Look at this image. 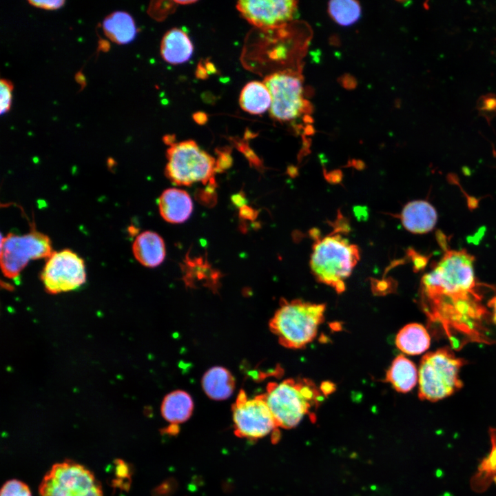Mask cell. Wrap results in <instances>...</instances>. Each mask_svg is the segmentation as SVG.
<instances>
[{
    "label": "cell",
    "mask_w": 496,
    "mask_h": 496,
    "mask_svg": "<svg viewBox=\"0 0 496 496\" xmlns=\"http://www.w3.org/2000/svg\"><path fill=\"white\" fill-rule=\"evenodd\" d=\"M477 288L473 265L459 257L442 259L422 278L424 313L456 349L467 342H486L483 322L487 311Z\"/></svg>",
    "instance_id": "1"
},
{
    "label": "cell",
    "mask_w": 496,
    "mask_h": 496,
    "mask_svg": "<svg viewBox=\"0 0 496 496\" xmlns=\"http://www.w3.org/2000/svg\"><path fill=\"white\" fill-rule=\"evenodd\" d=\"M263 394L278 427L287 429L296 426L323 399L320 389L307 378L269 382Z\"/></svg>",
    "instance_id": "2"
},
{
    "label": "cell",
    "mask_w": 496,
    "mask_h": 496,
    "mask_svg": "<svg viewBox=\"0 0 496 496\" xmlns=\"http://www.w3.org/2000/svg\"><path fill=\"white\" fill-rule=\"evenodd\" d=\"M325 308L324 304L282 298L269 321L270 331L282 346L303 348L316 338L318 327L324 320Z\"/></svg>",
    "instance_id": "3"
},
{
    "label": "cell",
    "mask_w": 496,
    "mask_h": 496,
    "mask_svg": "<svg viewBox=\"0 0 496 496\" xmlns=\"http://www.w3.org/2000/svg\"><path fill=\"white\" fill-rule=\"evenodd\" d=\"M360 258L358 247L339 234L318 239L313 246L310 267L316 279L333 287L338 293L345 289L349 277Z\"/></svg>",
    "instance_id": "4"
},
{
    "label": "cell",
    "mask_w": 496,
    "mask_h": 496,
    "mask_svg": "<svg viewBox=\"0 0 496 496\" xmlns=\"http://www.w3.org/2000/svg\"><path fill=\"white\" fill-rule=\"evenodd\" d=\"M464 364L448 347L425 354L418 371L420 399L436 402L460 389L463 383L459 371Z\"/></svg>",
    "instance_id": "5"
},
{
    "label": "cell",
    "mask_w": 496,
    "mask_h": 496,
    "mask_svg": "<svg viewBox=\"0 0 496 496\" xmlns=\"http://www.w3.org/2000/svg\"><path fill=\"white\" fill-rule=\"evenodd\" d=\"M165 175L177 185H207L214 178L216 161L192 140L174 143L167 150Z\"/></svg>",
    "instance_id": "6"
},
{
    "label": "cell",
    "mask_w": 496,
    "mask_h": 496,
    "mask_svg": "<svg viewBox=\"0 0 496 496\" xmlns=\"http://www.w3.org/2000/svg\"><path fill=\"white\" fill-rule=\"evenodd\" d=\"M40 496H103L102 487L93 473L71 460L54 464L39 487Z\"/></svg>",
    "instance_id": "7"
},
{
    "label": "cell",
    "mask_w": 496,
    "mask_h": 496,
    "mask_svg": "<svg viewBox=\"0 0 496 496\" xmlns=\"http://www.w3.org/2000/svg\"><path fill=\"white\" fill-rule=\"evenodd\" d=\"M271 105L270 114L280 122L296 121L309 112V103L304 97L302 78L294 71H280L266 76Z\"/></svg>",
    "instance_id": "8"
},
{
    "label": "cell",
    "mask_w": 496,
    "mask_h": 496,
    "mask_svg": "<svg viewBox=\"0 0 496 496\" xmlns=\"http://www.w3.org/2000/svg\"><path fill=\"white\" fill-rule=\"evenodd\" d=\"M52 253L50 240L43 233L34 229L22 236L10 233L1 241L2 272L16 278L30 260L48 258Z\"/></svg>",
    "instance_id": "9"
},
{
    "label": "cell",
    "mask_w": 496,
    "mask_h": 496,
    "mask_svg": "<svg viewBox=\"0 0 496 496\" xmlns=\"http://www.w3.org/2000/svg\"><path fill=\"white\" fill-rule=\"evenodd\" d=\"M231 410L236 436L257 440L276 433L278 426L264 394L249 398L245 391L240 390Z\"/></svg>",
    "instance_id": "10"
},
{
    "label": "cell",
    "mask_w": 496,
    "mask_h": 496,
    "mask_svg": "<svg viewBox=\"0 0 496 496\" xmlns=\"http://www.w3.org/2000/svg\"><path fill=\"white\" fill-rule=\"evenodd\" d=\"M41 279L50 293L75 290L86 280L84 261L70 249L53 252L46 261Z\"/></svg>",
    "instance_id": "11"
},
{
    "label": "cell",
    "mask_w": 496,
    "mask_h": 496,
    "mask_svg": "<svg viewBox=\"0 0 496 496\" xmlns=\"http://www.w3.org/2000/svg\"><path fill=\"white\" fill-rule=\"evenodd\" d=\"M298 2L293 0H242L236 8L241 15L252 25L264 30L280 28L290 21L297 10Z\"/></svg>",
    "instance_id": "12"
},
{
    "label": "cell",
    "mask_w": 496,
    "mask_h": 496,
    "mask_svg": "<svg viewBox=\"0 0 496 496\" xmlns=\"http://www.w3.org/2000/svg\"><path fill=\"white\" fill-rule=\"evenodd\" d=\"M403 226L414 234L431 231L437 220L434 207L426 200H413L407 203L400 215Z\"/></svg>",
    "instance_id": "13"
},
{
    "label": "cell",
    "mask_w": 496,
    "mask_h": 496,
    "mask_svg": "<svg viewBox=\"0 0 496 496\" xmlns=\"http://www.w3.org/2000/svg\"><path fill=\"white\" fill-rule=\"evenodd\" d=\"M158 208L165 220L171 223H181L192 214L193 203L185 191L171 188L161 194L158 198Z\"/></svg>",
    "instance_id": "14"
},
{
    "label": "cell",
    "mask_w": 496,
    "mask_h": 496,
    "mask_svg": "<svg viewBox=\"0 0 496 496\" xmlns=\"http://www.w3.org/2000/svg\"><path fill=\"white\" fill-rule=\"evenodd\" d=\"M136 259L147 267L161 265L165 257V247L163 238L156 233L146 231L140 234L132 245Z\"/></svg>",
    "instance_id": "15"
},
{
    "label": "cell",
    "mask_w": 496,
    "mask_h": 496,
    "mask_svg": "<svg viewBox=\"0 0 496 496\" xmlns=\"http://www.w3.org/2000/svg\"><path fill=\"white\" fill-rule=\"evenodd\" d=\"M193 44L188 35L179 28H172L163 37L161 54L167 63L176 65L187 61L192 56Z\"/></svg>",
    "instance_id": "16"
},
{
    "label": "cell",
    "mask_w": 496,
    "mask_h": 496,
    "mask_svg": "<svg viewBox=\"0 0 496 496\" xmlns=\"http://www.w3.org/2000/svg\"><path fill=\"white\" fill-rule=\"evenodd\" d=\"M182 268L184 273L183 279L187 286L195 287L197 282H200L212 291L217 290L220 273L213 269L207 260L204 261L203 258L191 259L187 256Z\"/></svg>",
    "instance_id": "17"
},
{
    "label": "cell",
    "mask_w": 496,
    "mask_h": 496,
    "mask_svg": "<svg viewBox=\"0 0 496 496\" xmlns=\"http://www.w3.org/2000/svg\"><path fill=\"white\" fill-rule=\"evenodd\" d=\"M105 34L117 44L132 41L137 30L132 17L124 11H115L107 15L103 21Z\"/></svg>",
    "instance_id": "18"
},
{
    "label": "cell",
    "mask_w": 496,
    "mask_h": 496,
    "mask_svg": "<svg viewBox=\"0 0 496 496\" xmlns=\"http://www.w3.org/2000/svg\"><path fill=\"white\" fill-rule=\"evenodd\" d=\"M202 386L208 397L215 400H223L234 392L235 379L227 369L214 366L204 374Z\"/></svg>",
    "instance_id": "19"
},
{
    "label": "cell",
    "mask_w": 496,
    "mask_h": 496,
    "mask_svg": "<svg viewBox=\"0 0 496 496\" xmlns=\"http://www.w3.org/2000/svg\"><path fill=\"white\" fill-rule=\"evenodd\" d=\"M194 403L191 396L184 391H174L168 393L161 404V414L172 425L187 421L192 415Z\"/></svg>",
    "instance_id": "20"
},
{
    "label": "cell",
    "mask_w": 496,
    "mask_h": 496,
    "mask_svg": "<svg viewBox=\"0 0 496 496\" xmlns=\"http://www.w3.org/2000/svg\"><path fill=\"white\" fill-rule=\"evenodd\" d=\"M395 344L400 350L406 354L419 355L428 349L431 338L424 326L418 323H411L399 331Z\"/></svg>",
    "instance_id": "21"
},
{
    "label": "cell",
    "mask_w": 496,
    "mask_h": 496,
    "mask_svg": "<svg viewBox=\"0 0 496 496\" xmlns=\"http://www.w3.org/2000/svg\"><path fill=\"white\" fill-rule=\"evenodd\" d=\"M417 380L415 365L403 355H399L393 360L386 374V381L401 393L410 391L415 386Z\"/></svg>",
    "instance_id": "22"
},
{
    "label": "cell",
    "mask_w": 496,
    "mask_h": 496,
    "mask_svg": "<svg viewBox=\"0 0 496 496\" xmlns=\"http://www.w3.org/2000/svg\"><path fill=\"white\" fill-rule=\"evenodd\" d=\"M239 103L244 111L251 114H260L270 109L271 97L264 83L251 81L242 88Z\"/></svg>",
    "instance_id": "23"
},
{
    "label": "cell",
    "mask_w": 496,
    "mask_h": 496,
    "mask_svg": "<svg viewBox=\"0 0 496 496\" xmlns=\"http://www.w3.org/2000/svg\"><path fill=\"white\" fill-rule=\"evenodd\" d=\"M361 11L358 1L353 0L331 1L328 5L331 17L342 26H349L355 23L360 17Z\"/></svg>",
    "instance_id": "24"
},
{
    "label": "cell",
    "mask_w": 496,
    "mask_h": 496,
    "mask_svg": "<svg viewBox=\"0 0 496 496\" xmlns=\"http://www.w3.org/2000/svg\"><path fill=\"white\" fill-rule=\"evenodd\" d=\"M476 109L479 115L484 116L490 125L491 121L496 116V94L482 95L477 101Z\"/></svg>",
    "instance_id": "25"
},
{
    "label": "cell",
    "mask_w": 496,
    "mask_h": 496,
    "mask_svg": "<svg viewBox=\"0 0 496 496\" xmlns=\"http://www.w3.org/2000/svg\"><path fill=\"white\" fill-rule=\"evenodd\" d=\"M0 496H32V495L26 484L18 479H10L3 485Z\"/></svg>",
    "instance_id": "26"
},
{
    "label": "cell",
    "mask_w": 496,
    "mask_h": 496,
    "mask_svg": "<svg viewBox=\"0 0 496 496\" xmlns=\"http://www.w3.org/2000/svg\"><path fill=\"white\" fill-rule=\"evenodd\" d=\"M13 90L12 83L6 79L0 81V114L8 112L12 103V91Z\"/></svg>",
    "instance_id": "27"
},
{
    "label": "cell",
    "mask_w": 496,
    "mask_h": 496,
    "mask_svg": "<svg viewBox=\"0 0 496 496\" xmlns=\"http://www.w3.org/2000/svg\"><path fill=\"white\" fill-rule=\"evenodd\" d=\"M216 183L215 178H212L205 189H198L196 192V198L203 205L207 207H212L216 203Z\"/></svg>",
    "instance_id": "28"
},
{
    "label": "cell",
    "mask_w": 496,
    "mask_h": 496,
    "mask_svg": "<svg viewBox=\"0 0 496 496\" xmlns=\"http://www.w3.org/2000/svg\"><path fill=\"white\" fill-rule=\"evenodd\" d=\"M218 158L216 161V172H223L229 168L232 164L230 152L227 149L220 150L218 152Z\"/></svg>",
    "instance_id": "29"
},
{
    "label": "cell",
    "mask_w": 496,
    "mask_h": 496,
    "mask_svg": "<svg viewBox=\"0 0 496 496\" xmlns=\"http://www.w3.org/2000/svg\"><path fill=\"white\" fill-rule=\"evenodd\" d=\"M28 3L34 6L39 8H43L45 10H56L59 8H61L64 3L65 1L63 0H49V1H28Z\"/></svg>",
    "instance_id": "30"
},
{
    "label": "cell",
    "mask_w": 496,
    "mask_h": 496,
    "mask_svg": "<svg viewBox=\"0 0 496 496\" xmlns=\"http://www.w3.org/2000/svg\"><path fill=\"white\" fill-rule=\"evenodd\" d=\"M258 211L256 210L247 205H245L240 208L239 216L244 220H254L258 214Z\"/></svg>",
    "instance_id": "31"
},
{
    "label": "cell",
    "mask_w": 496,
    "mask_h": 496,
    "mask_svg": "<svg viewBox=\"0 0 496 496\" xmlns=\"http://www.w3.org/2000/svg\"><path fill=\"white\" fill-rule=\"evenodd\" d=\"M176 488V483L173 480L166 482L162 484L156 491L158 496H169Z\"/></svg>",
    "instance_id": "32"
},
{
    "label": "cell",
    "mask_w": 496,
    "mask_h": 496,
    "mask_svg": "<svg viewBox=\"0 0 496 496\" xmlns=\"http://www.w3.org/2000/svg\"><path fill=\"white\" fill-rule=\"evenodd\" d=\"M231 202L234 205L240 208L247 205L246 203L247 200L245 196V194L240 192L231 196Z\"/></svg>",
    "instance_id": "33"
},
{
    "label": "cell",
    "mask_w": 496,
    "mask_h": 496,
    "mask_svg": "<svg viewBox=\"0 0 496 496\" xmlns=\"http://www.w3.org/2000/svg\"><path fill=\"white\" fill-rule=\"evenodd\" d=\"M325 178L330 183H338L342 180V172L340 170H334L324 174Z\"/></svg>",
    "instance_id": "34"
},
{
    "label": "cell",
    "mask_w": 496,
    "mask_h": 496,
    "mask_svg": "<svg viewBox=\"0 0 496 496\" xmlns=\"http://www.w3.org/2000/svg\"><path fill=\"white\" fill-rule=\"evenodd\" d=\"M321 391L325 394H330L335 390V385L330 382H324L320 386Z\"/></svg>",
    "instance_id": "35"
},
{
    "label": "cell",
    "mask_w": 496,
    "mask_h": 496,
    "mask_svg": "<svg viewBox=\"0 0 496 496\" xmlns=\"http://www.w3.org/2000/svg\"><path fill=\"white\" fill-rule=\"evenodd\" d=\"M488 306L491 309L492 320L496 325V296L488 301Z\"/></svg>",
    "instance_id": "36"
},
{
    "label": "cell",
    "mask_w": 496,
    "mask_h": 496,
    "mask_svg": "<svg viewBox=\"0 0 496 496\" xmlns=\"http://www.w3.org/2000/svg\"><path fill=\"white\" fill-rule=\"evenodd\" d=\"M194 120L200 123L203 124L207 121V116L203 112H197L194 115Z\"/></svg>",
    "instance_id": "37"
},
{
    "label": "cell",
    "mask_w": 496,
    "mask_h": 496,
    "mask_svg": "<svg viewBox=\"0 0 496 496\" xmlns=\"http://www.w3.org/2000/svg\"><path fill=\"white\" fill-rule=\"evenodd\" d=\"M75 79H76V82L79 83L81 85V87H84L85 85H86L85 78L81 71L78 72L76 74Z\"/></svg>",
    "instance_id": "38"
},
{
    "label": "cell",
    "mask_w": 496,
    "mask_h": 496,
    "mask_svg": "<svg viewBox=\"0 0 496 496\" xmlns=\"http://www.w3.org/2000/svg\"><path fill=\"white\" fill-rule=\"evenodd\" d=\"M110 43L104 39H100L99 41V50L103 52H106L110 49Z\"/></svg>",
    "instance_id": "39"
},
{
    "label": "cell",
    "mask_w": 496,
    "mask_h": 496,
    "mask_svg": "<svg viewBox=\"0 0 496 496\" xmlns=\"http://www.w3.org/2000/svg\"><path fill=\"white\" fill-rule=\"evenodd\" d=\"M287 174L291 177H294L297 175L298 171L295 167H289L287 169Z\"/></svg>",
    "instance_id": "40"
},
{
    "label": "cell",
    "mask_w": 496,
    "mask_h": 496,
    "mask_svg": "<svg viewBox=\"0 0 496 496\" xmlns=\"http://www.w3.org/2000/svg\"><path fill=\"white\" fill-rule=\"evenodd\" d=\"M174 2H175L176 3H178V4H181V5H186V4H192V3H194L196 2V1H191V0H188V1H178V0H177V1H174Z\"/></svg>",
    "instance_id": "41"
},
{
    "label": "cell",
    "mask_w": 496,
    "mask_h": 496,
    "mask_svg": "<svg viewBox=\"0 0 496 496\" xmlns=\"http://www.w3.org/2000/svg\"><path fill=\"white\" fill-rule=\"evenodd\" d=\"M492 481H495L496 482V466H495L493 473Z\"/></svg>",
    "instance_id": "42"
}]
</instances>
